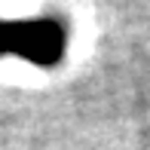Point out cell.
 <instances>
[{"label":"cell","mask_w":150,"mask_h":150,"mask_svg":"<svg viewBox=\"0 0 150 150\" xmlns=\"http://www.w3.org/2000/svg\"><path fill=\"white\" fill-rule=\"evenodd\" d=\"M64 25L58 18H34V22H9V52L22 55L31 64L49 67L64 55Z\"/></svg>","instance_id":"cell-1"},{"label":"cell","mask_w":150,"mask_h":150,"mask_svg":"<svg viewBox=\"0 0 150 150\" xmlns=\"http://www.w3.org/2000/svg\"><path fill=\"white\" fill-rule=\"evenodd\" d=\"M0 55H9V22H0Z\"/></svg>","instance_id":"cell-2"}]
</instances>
